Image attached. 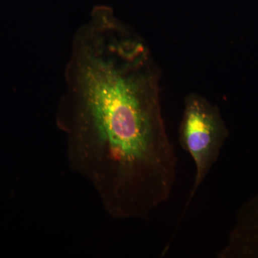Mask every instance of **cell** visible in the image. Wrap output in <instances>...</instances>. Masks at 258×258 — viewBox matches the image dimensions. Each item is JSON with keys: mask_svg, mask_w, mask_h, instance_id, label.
I'll list each match as a JSON object with an SVG mask.
<instances>
[{"mask_svg": "<svg viewBox=\"0 0 258 258\" xmlns=\"http://www.w3.org/2000/svg\"><path fill=\"white\" fill-rule=\"evenodd\" d=\"M73 171L112 218L147 220L167 203L178 159L150 50L106 7L75 32L56 111Z\"/></svg>", "mask_w": 258, "mask_h": 258, "instance_id": "cell-1", "label": "cell"}, {"mask_svg": "<svg viewBox=\"0 0 258 258\" xmlns=\"http://www.w3.org/2000/svg\"><path fill=\"white\" fill-rule=\"evenodd\" d=\"M228 137V130L218 107L198 93H191L185 98L179 142L192 159L195 176L181 218L217 162Z\"/></svg>", "mask_w": 258, "mask_h": 258, "instance_id": "cell-2", "label": "cell"}, {"mask_svg": "<svg viewBox=\"0 0 258 258\" xmlns=\"http://www.w3.org/2000/svg\"><path fill=\"white\" fill-rule=\"evenodd\" d=\"M218 258H258V193L240 209Z\"/></svg>", "mask_w": 258, "mask_h": 258, "instance_id": "cell-3", "label": "cell"}]
</instances>
